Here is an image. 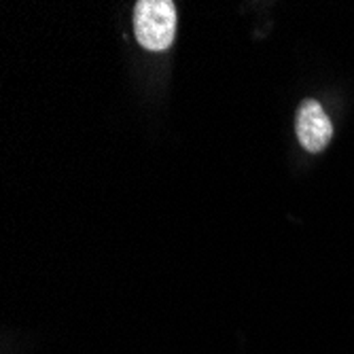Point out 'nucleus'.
I'll return each mask as SVG.
<instances>
[{"label": "nucleus", "instance_id": "nucleus-1", "mask_svg": "<svg viewBox=\"0 0 354 354\" xmlns=\"http://www.w3.org/2000/svg\"><path fill=\"white\" fill-rule=\"evenodd\" d=\"M134 35L145 49L166 51L176 35V7L172 0H138Z\"/></svg>", "mask_w": 354, "mask_h": 354}, {"label": "nucleus", "instance_id": "nucleus-2", "mask_svg": "<svg viewBox=\"0 0 354 354\" xmlns=\"http://www.w3.org/2000/svg\"><path fill=\"white\" fill-rule=\"evenodd\" d=\"M295 130L301 147L310 153H320L333 136V125L316 100H304L297 109Z\"/></svg>", "mask_w": 354, "mask_h": 354}]
</instances>
